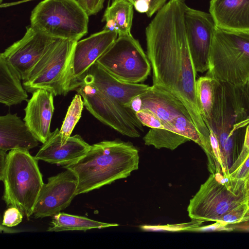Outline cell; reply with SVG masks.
<instances>
[{
    "instance_id": "ffe728a7",
    "label": "cell",
    "mask_w": 249,
    "mask_h": 249,
    "mask_svg": "<svg viewBox=\"0 0 249 249\" xmlns=\"http://www.w3.org/2000/svg\"><path fill=\"white\" fill-rule=\"evenodd\" d=\"M25 122L17 114L8 113L0 117V151L14 149L29 150L39 144Z\"/></svg>"
},
{
    "instance_id": "f1b7e54d",
    "label": "cell",
    "mask_w": 249,
    "mask_h": 249,
    "mask_svg": "<svg viewBox=\"0 0 249 249\" xmlns=\"http://www.w3.org/2000/svg\"><path fill=\"white\" fill-rule=\"evenodd\" d=\"M192 221L185 223L172 224L166 225L148 226L145 225L141 227L142 230L152 231H188L194 228L200 226L205 222L202 220L192 219Z\"/></svg>"
},
{
    "instance_id": "ba28073f",
    "label": "cell",
    "mask_w": 249,
    "mask_h": 249,
    "mask_svg": "<svg viewBox=\"0 0 249 249\" xmlns=\"http://www.w3.org/2000/svg\"><path fill=\"white\" fill-rule=\"evenodd\" d=\"M89 17L77 0H43L32 11L30 25L56 38L78 41L88 33Z\"/></svg>"
},
{
    "instance_id": "7402d4cb",
    "label": "cell",
    "mask_w": 249,
    "mask_h": 249,
    "mask_svg": "<svg viewBox=\"0 0 249 249\" xmlns=\"http://www.w3.org/2000/svg\"><path fill=\"white\" fill-rule=\"evenodd\" d=\"M133 7L126 0H113L103 15L102 21L106 22L103 29L115 32L118 36L131 34Z\"/></svg>"
},
{
    "instance_id": "74e56055",
    "label": "cell",
    "mask_w": 249,
    "mask_h": 249,
    "mask_svg": "<svg viewBox=\"0 0 249 249\" xmlns=\"http://www.w3.org/2000/svg\"><path fill=\"white\" fill-rule=\"evenodd\" d=\"M244 191L246 200L249 205V174L244 179Z\"/></svg>"
},
{
    "instance_id": "4dcf8cb0",
    "label": "cell",
    "mask_w": 249,
    "mask_h": 249,
    "mask_svg": "<svg viewBox=\"0 0 249 249\" xmlns=\"http://www.w3.org/2000/svg\"><path fill=\"white\" fill-rule=\"evenodd\" d=\"M135 114L143 126H146L150 128L164 129L160 119L152 111L143 109L136 112Z\"/></svg>"
},
{
    "instance_id": "5b68a950",
    "label": "cell",
    "mask_w": 249,
    "mask_h": 249,
    "mask_svg": "<svg viewBox=\"0 0 249 249\" xmlns=\"http://www.w3.org/2000/svg\"><path fill=\"white\" fill-rule=\"evenodd\" d=\"M206 75L233 85L244 84L249 77V33L216 27Z\"/></svg>"
},
{
    "instance_id": "d4e9b609",
    "label": "cell",
    "mask_w": 249,
    "mask_h": 249,
    "mask_svg": "<svg viewBox=\"0 0 249 249\" xmlns=\"http://www.w3.org/2000/svg\"><path fill=\"white\" fill-rule=\"evenodd\" d=\"M144 144L156 148H165L173 150L180 145L190 141L187 138L163 128H150L143 137Z\"/></svg>"
},
{
    "instance_id": "484cf974",
    "label": "cell",
    "mask_w": 249,
    "mask_h": 249,
    "mask_svg": "<svg viewBox=\"0 0 249 249\" xmlns=\"http://www.w3.org/2000/svg\"><path fill=\"white\" fill-rule=\"evenodd\" d=\"M84 102L79 94H76L69 106L60 129L61 144H65L81 117Z\"/></svg>"
},
{
    "instance_id": "60d3db41",
    "label": "cell",
    "mask_w": 249,
    "mask_h": 249,
    "mask_svg": "<svg viewBox=\"0 0 249 249\" xmlns=\"http://www.w3.org/2000/svg\"><path fill=\"white\" fill-rule=\"evenodd\" d=\"M130 2L133 5H134V0H126Z\"/></svg>"
},
{
    "instance_id": "30bf717a",
    "label": "cell",
    "mask_w": 249,
    "mask_h": 249,
    "mask_svg": "<svg viewBox=\"0 0 249 249\" xmlns=\"http://www.w3.org/2000/svg\"><path fill=\"white\" fill-rule=\"evenodd\" d=\"M96 62L116 78L129 83L143 82L151 70L147 55L131 34L118 36Z\"/></svg>"
},
{
    "instance_id": "4316f807",
    "label": "cell",
    "mask_w": 249,
    "mask_h": 249,
    "mask_svg": "<svg viewBox=\"0 0 249 249\" xmlns=\"http://www.w3.org/2000/svg\"><path fill=\"white\" fill-rule=\"evenodd\" d=\"M165 129L183 136L198 144L202 148L203 147L200 135L190 118L179 116L173 120Z\"/></svg>"
},
{
    "instance_id": "52a82bcc",
    "label": "cell",
    "mask_w": 249,
    "mask_h": 249,
    "mask_svg": "<svg viewBox=\"0 0 249 249\" xmlns=\"http://www.w3.org/2000/svg\"><path fill=\"white\" fill-rule=\"evenodd\" d=\"M78 41L58 39L34 66L23 86L27 92L38 89L54 96L66 95L72 90L71 65L73 51Z\"/></svg>"
},
{
    "instance_id": "5bb4252c",
    "label": "cell",
    "mask_w": 249,
    "mask_h": 249,
    "mask_svg": "<svg viewBox=\"0 0 249 249\" xmlns=\"http://www.w3.org/2000/svg\"><path fill=\"white\" fill-rule=\"evenodd\" d=\"M118 36L115 32L103 29L77 41L71 65L73 90L79 86L89 68L109 49Z\"/></svg>"
},
{
    "instance_id": "e575fe53",
    "label": "cell",
    "mask_w": 249,
    "mask_h": 249,
    "mask_svg": "<svg viewBox=\"0 0 249 249\" xmlns=\"http://www.w3.org/2000/svg\"><path fill=\"white\" fill-rule=\"evenodd\" d=\"M231 228L228 227V225L220 222L216 221L214 223L206 226H199L190 229L189 231L203 232L211 231H232Z\"/></svg>"
},
{
    "instance_id": "2e32d148",
    "label": "cell",
    "mask_w": 249,
    "mask_h": 249,
    "mask_svg": "<svg viewBox=\"0 0 249 249\" xmlns=\"http://www.w3.org/2000/svg\"><path fill=\"white\" fill-rule=\"evenodd\" d=\"M90 146L78 134L71 136L65 144H61L60 130L57 128L51 132L35 158L37 160L63 166L82 157Z\"/></svg>"
},
{
    "instance_id": "83f0119b",
    "label": "cell",
    "mask_w": 249,
    "mask_h": 249,
    "mask_svg": "<svg viewBox=\"0 0 249 249\" xmlns=\"http://www.w3.org/2000/svg\"><path fill=\"white\" fill-rule=\"evenodd\" d=\"M249 220V205L245 203L229 211L217 221L226 225H233Z\"/></svg>"
},
{
    "instance_id": "8fae6325",
    "label": "cell",
    "mask_w": 249,
    "mask_h": 249,
    "mask_svg": "<svg viewBox=\"0 0 249 249\" xmlns=\"http://www.w3.org/2000/svg\"><path fill=\"white\" fill-rule=\"evenodd\" d=\"M58 38L29 25L23 36L0 54L19 73L23 81L34 66Z\"/></svg>"
},
{
    "instance_id": "277c9868",
    "label": "cell",
    "mask_w": 249,
    "mask_h": 249,
    "mask_svg": "<svg viewBox=\"0 0 249 249\" xmlns=\"http://www.w3.org/2000/svg\"><path fill=\"white\" fill-rule=\"evenodd\" d=\"M0 179L4 185L2 199L7 207L18 208L29 218L33 214L44 184L37 160L28 150L9 151L4 173Z\"/></svg>"
},
{
    "instance_id": "f35d334b",
    "label": "cell",
    "mask_w": 249,
    "mask_h": 249,
    "mask_svg": "<svg viewBox=\"0 0 249 249\" xmlns=\"http://www.w3.org/2000/svg\"><path fill=\"white\" fill-rule=\"evenodd\" d=\"M240 87L249 105V77L246 82Z\"/></svg>"
},
{
    "instance_id": "cb8c5ba5",
    "label": "cell",
    "mask_w": 249,
    "mask_h": 249,
    "mask_svg": "<svg viewBox=\"0 0 249 249\" xmlns=\"http://www.w3.org/2000/svg\"><path fill=\"white\" fill-rule=\"evenodd\" d=\"M216 79L206 75L196 81V91L200 113L206 125L211 120Z\"/></svg>"
},
{
    "instance_id": "44dd1931",
    "label": "cell",
    "mask_w": 249,
    "mask_h": 249,
    "mask_svg": "<svg viewBox=\"0 0 249 249\" xmlns=\"http://www.w3.org/2000/svg\"><path fill=\"white\" fill-rule=\"evenodd\" d=\"M18 72L0 55V103L10 107L28 101L27 90L22 86Z\"/></svg>"
},
{
    "instance_id": "1f68e13d",
    "label": "cell",
    "mask_w": 249,
    "mask_h": 249,
    "mask_svg": "<svg viewBox=\"0 0 249 249\" xmlns=\"http://www.w3.org/2000/svg\"><path fill=\"white\" fill-rule=\"evenodd\" d=\"M23 214L15 206H10L5 211L1 225L7 227L17 226L22 221Z\"/></svg>"
},
{
    "instance_id": "d6986e66",
    "label": "cell",
    "mask_w": 249,
    "mask_h": 249,
    "mask_svg": "<svg viewBox=\"0 0 249 249\" xmlns=\"http://www.w3.org/2000/svg\"><path fill=\"white\" fill-rule=\"evenodd\" d=\"M209 13L216 27L249 33V0H211Z\"/></svg>"
},
{
    "instance_id": "d590c367",
    "label": "cell",
    "mask_w": 249,
    "mask_h": 249,
    "mask_svg": "<svg viewBox=\"0 0 249 249\" xmlns=\"http://www.w3.org/2000/svg\"><path fill=\"white\" fill-rule=\"evenodd\" d=\"M249 174V156L235 172L230 174V177L234 179L244 180Z\"/></svg>"
},
{
    "instance_id": "6da1fadb",
    "label": "cell",
    "mask_w": 249,
    "mask_h": 249,
    "mask_svg": "<svg viewBox=\"0 0 249 249\" xmlns=\"http://www.w3.org/2000/svg\"><path fill=\"white\" fill-rule=\"evenodd\" d=\"M183 0H170L145 29L147 55L153 85L179 100L199 132L203 148L210 146V131L200 113L196 91V76L186 37Z\"/></svg>"
},
{
    "instance_id": "f546056e",
    "label": "cell",
    "mask_w": 249,
    "mask_h": 249,
    "mask_svg": "<svg viewBox=\"0 0 249 249\" xmlns=\"http://www.w3.org/2000/svg\"><path fill=\"white\" fill-rule=\"evenodd\" d=\"M167 0H134L135 9L141 13H145L151 17L164 4Z\"/></svg>"
},
{
    "instance_id": "ab89813d",
    "label": "cell",
    "mask_w": 249,
    "mask_h": 249,
    "mask_svg": "<svg viewBox=\"0 0 249 249\" xmlns=\"http://www.w3.org/2000/svg\"><path fill=\"white\" fill-rule=\"evenodd\" d=\"M34 0H20L17 1H13L10 2H6L4 3H1L0 5V8H7L17 5H18L20 4H22L24 2H28L30 1H32Z\"/></svg>"
},
{
    "instance_id": "ac0fdd59",
    "label": "cell",
    "mask_w": 249,
    "mask_h": 249,
    "mask_svg": "<svg viewBox=\"0 0 249 249\" xmlns=\"http://www.w3.org/2000/svg\"><path fill=\"white\" fill-rule=\"evenodd\" d=\"M85 77L108 97L126 107L133 98L146 92L150 87L143 84L129 83L119 80L96 62L89 68Z\"/></svg>"
},
{
    "instance_id": "8d00e7d4",
    "label": "cell",
    "mask_w": 249,
    "mask_h": 249,
    "mask_svg": "<svg viewBox=\"0 0 249 249\" xmlns=\"http://www.w3.org/2000/svg\"><path fill=\"white\" fill-rule=\"evenodd\" d=\"M7 153L0 151V179L2 177L5 170Z\"/></svg>"
},
{
    "instance_id": "7a4b0ae2",
    "label": "cell",
    "mask_w": 249,
    "mask_h": 249,
    "mask_svg": "<svg viewBox=\"0 0 249 249\" xmlns=\"http://www.w3.org/2000/svg\"><path fill=\"white\" fill-rule=\"evenodd\" d=\"M139 163V151L132 143L104 141L90 145L82 157L62 167L76 175L77 196L127 178Z\"/></svg>"
},
{
    "instance_id": "7c38bea8",
    "label": "cell",
    "mask_w": 249,
    "mask_h": 249,
    "mask_svg": "<svg viewBox=\"0 0 249 249\" xmlns=\"http://www.w3.org/2000/svg\"><path fill=\"white\" fill-rule=\"evenodd\" d=\"M184 18L187 39L196 71L203 73L209 69L210 49L216 27L214 20L210 13L187 5Z\"/></svg>"
},
{
    "instance_id": "603a6c76",
    "label": "cell",
    "mask_w": 249,
    "mask_h": 249,
    "mask_svg": "<svg viewBox=\"0 0 249 249\" xmlns=\"http://www.w3.org/2000/svg\"><path fill=\"white\" fill-rule=\"evenodd\" d=\"M119 226L115 223H107L94 220L85 217L59 213L53 216L48 231H83L103 229Z\"/></svg>"
},
{
    "instance_id": "836d02e7",
    "label": "cell",
    "mask_w": 249,
    "mask_h": 249,
    "mask_svg": "<svg viewBox=\"0 0 249 249\" xmlns=\"http://www.w3.org/2000/svg\"><path fill=\"white\" fill-rule=\"evenodd\" d=\"M89 16L95 15L104 7L105 0H77Z\"/></svg>"
},
{
    "instance_id": "4fadbf2b",
    "label": "cell",
    "mask_w": 249,
    "mask_h": 249,
    "mask_svg": "<svg viewBox=\"0 0 249 249\" xmlns=\"http://www.w3.org/2000/svg\"><path fill=\"white\" fill-rule=\"evenodd\" d=\"M78 179L70 169L48 178L39 193L33 212L35 218L53 216L67 208L76 196Z\"/></svg>"
},
{
    "instance_id": "e0dca14e",
    "label": "cell",
    "mask_w": 249,
    "mask_h": 249,
    "mask_svg": "<svg viewBox=\"0 0 249 249\" xmlns=\"http://www.w3.org/2000/svg\"><path fill=\"white\" fill-rule=\"evenodd\" d=\"M54 96L47 90L37 89L32 93L24 108V121L35 137L42 143L51 133V120L54 110Z\"/></svg>"
},
{
    "instance_id": "8992f818",
    "label": "cell",
    "mask_w": 249,
    "mask_h": 249,
    "mask_svg": "<svg viewBox=\"0 0 249 249\" xmlns=\"http://www.w3.org/2000/svg\"><path fill=\"white\" fill-rule=\"evenodd\" d=\"M244 183L243 180L221 173L211 174L190 200L189 216L192 219L217 221L229 211L247 203Z\"/></svg>"
},
{
    "instance_id": "3957f363",
    "label": "cell",
    "mask_w": 249,
    "mask_h": 249,
    "mask_svg": "<svg viewBox=\"0 0 249 249\" xmlns=\"http://www.w3.org/2000/svg\"><path fill=\"white\" fill-rule=\"evenodd\" d=\"M249 124V105L240 86L216 79L211 120L207 125L217 139L226 172L238 157Z\"/></svg>"
},
{
    "instance_id": "9c48e42d",
    "label": "cell",
    "mask_w": 249,
    "mask_h": 249,
    "mask_svg": "<svg viewBox=\"0 0 249 249\" xmlns=\"http://www.w3.org/2000/svg\"><path fill=\"white\" fill-rule=\"evenodd\" d=\"M76 90L87 109L102 123L123 135L140 137L143 126L130 108L108 97L86 77Z\"/></svg>"
},
{
    "instance_id": "9a60e30c",
    "label": "cell",
    "mask_w": 249,
    "mask_h": 249,
    "mask_svg": "<svg viewBox=\"0 0 249 249\" xmlns=\"http://www.w3.org/2000/svg\"><path fill=\"white\" fill-rule=\"evenodd\" d=\"M127 107L135 113L143 109L152 111L160 119L164 129L179 116L192 119L187 109L179 100L154 85L150 86L146 92L133 98Z\"/></svg>"
},
{
    "instance_id": "d6a6232c",
    "label": "cell",
    "mask_w": 249,
    "mask_h": 249,
    "mask_svg": "<svg viewBox=\"0 0 249 249\" xmlns=\"http://www.w3.org/2000/svg\"><path fill=\"white\" fill-rule=\"evenodd\" d=\"M249 156V124L248 125L241 150L237 159L229 170V174L235 172Z\"/></svg>"
}]
</instances>
